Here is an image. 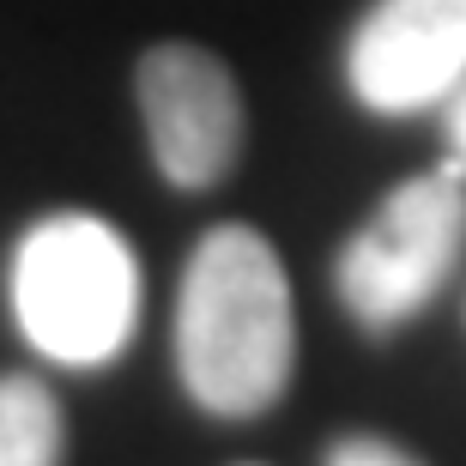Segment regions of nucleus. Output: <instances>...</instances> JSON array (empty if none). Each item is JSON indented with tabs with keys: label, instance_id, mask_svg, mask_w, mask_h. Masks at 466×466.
Segmentation results:
<instances>
[{
	"label": "nucleus",
	"instance_id": "4",
	"mask_svg": "<svg viewBox=\"0 0 466 466\" xmlns=\"http://www.w3.org/2000/svg\"><path fill=\"white\" fill-rule=\"evenodd\" d=\"M139 116H146V139L164 182L182 194L218 188L242 157V91L230 67L200 43H152L139 55L134 73Z\"/></svg>",
	"mask_w": 466,
	"mask_h": 466
},
{
	"label": "nucleus",
	"instance_id": "3",
	"mask_svg": "<svg viewBox=\"0 0 466 466\" xmlns=\"http://www.w3.org/2000/svg\"><path fill=\"white\" fill-rule=\"evenodd\" d=\"M466 255V176L442 164L431 176L400 182L376 207V218L339 248L333 291L363 333H400L431 309Z\"/></svg>",
	"mask_w": 466,
	"mask_h": 466
},
{
	"label": "nucleus",
	"instance_id": "5",
	"mask_svg": "<svg viewBox=\"0 0 466 466\" xmlns=\"http://www.w3.org/2000/svg\"><path fill=\"white\" fill-rule=\"evenodd\" d=\"M346 86L370 116H418L466 86V0H376L346 43Z\"/></svg>",
	"mask_w": 466,
	"mask_h": 466
},
{
	"label": "nucleus",
	"instance_id": "1",
	"mask_svg": "<svg viewBox=\"0 0 466 466\" xmlns=\"http://www.w3.org/2000/svg\"><path fill=\"white\" fill-rule=\"evenodd\" d=\"M176 370L200 412H273L297 370V315L285 260L260 230L218 225L194 242L176 291Z\"/></svg>",
	"mask_w": 466,
	"mask_h": 466
},
{
	"label": "nucleus",
	"instance_id": "6",
	"mask_svg": "<svg viewBox=\"0 0 466 466\" xmlns=\"http://www.w3.org/2000/svg\"><path fill=\"white\" fill-rule=\"evenodd\" d=\"M0 466H67V412L36 376H0Z\"/></svg>",
	"mask_w": 466,
	"mask_h": 466
},
{
	"label": "nucleus",
	"instance_id": "7",
	"mask_svg": "<svg viewBox=\"0 0 466 466\" xmlns=\"http://www.w3.org/2000/svg\"><path fill=\"white\" fill-rule=\"evenodd\" d=\"M321 466H424L412 449H400L388 436H339Z\"/></svg>",
	"mask_w": 466,
	"mask_h": 466
},
{
	"label": "nucleus",
	"instance_id": "8",
	"mask_svg": "<svg viewBox=\"0 0 466 466\" xmlns=\"http://www.w3.org/2000/svg\"><path fill=\"white\" fill-rule=\"evenodd\" d=\"M442 134H449V157L461 164V176H466V86L442 104Z\"/></svg>",
	"mask_w": 466,
	"mask_h": 466
},
{
	"label": "nucleus",
	"instance_id": "2",
	"mask_svg": "<svg viewBox=\"0 0 466 466\" xmlns=\"http://www.w3.org/2000/svg\"><path fill=\"white\" fill-rule=\"evenodd\" d=\"M6 291L36 358L61 370H104L134 339L139 260L97 212H49L18 237Z\"/></svg>",
	"mask_w": 466,
	"mask_h": 466
}]
</instances>
